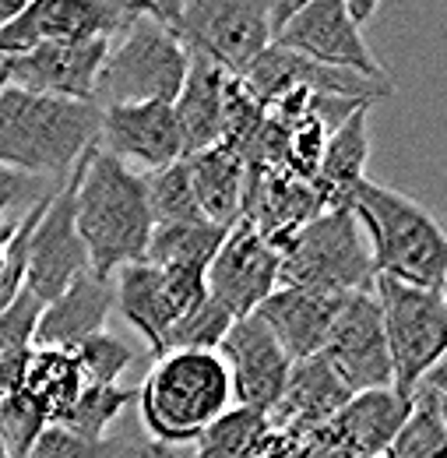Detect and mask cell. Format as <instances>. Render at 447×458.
<instances>
[{"label":"cell","instance_id":"1","mask_svg":"<svg viewBox=\"0 0 447 458\" xmlns=\"http://www.w3.org/2000/svg\"><path fill=\"white\" fill-rule=\"evenodd\" d=\"M74 229L85 243L89 272L103 279L145 261V247L156 229L141 173L116 163L99 145L89 148L78 166Z\"/></svg>","mask_w":447,"mask_h":458},{"label":"cell","instance_id":"2","mask_svg":"<svg viewBox=\"0 0 447 458\" xmlns=\"http://www.w3.org/2000/svg\"><path fill=\"white\" fill-rule=\"evenodd\" d=\"M367 233L374 276L419 289H444L447 240L441 223L409 194L374 180H359L345 205Z\"/></svg>","mask_w":447,"mask_h":458},{"label":"cell","instance_id":"3","mask_svg":"<svg viewBox=\"0 0 447 458\" xmlns=\"http://www.w3.org/2000/svg\"><path fill=\"white\" fill-rule=\"evenodd\" d=\"M96 103L32 96L21 89L0 92V166L46 180H67L89 148L99 145Z\"/></svg>","mask_w":447,"mask_h":458},{"label":"cell","instance_id":"4","mask_svg":"<svg viewBox=\"0 0 447 458\" xmlns=\"http://www.w3.org/2000/svg\"><path fill=\"white\" fill-rule=\"evenodd\" d=\"M229 374L215 352H169L148 370L134 405L156 445L180 448L194 445L229 409Z\"/></svg>","mask_w":447,"mask_h":458},{"label":"cell","instance_id":"5","mask_svg":"<svg viewBox=\"0 0 447 458\" xmlns=\"http://www.w3.org/2000/svg\"><path fill=\"white\" fill-rule=\"evenodd\" d=\"M187 50L180 39L159 25L145 4L138 18L116 36L106 50V60L96 78V106H145V103H163L173 106L183 74H187Z\"/></svg>","mask_w":447,"mask_h":458},{"label":"cell","instance_id":"6","mask_svg":"<svg viewBox=\"0 0 447 458\" xmlns=\"http://www.w3.org/2000/svg\"><path fill=\"white\" fill-rule=\"evenodd\" d=\"M145 11L166 25L190 57L212 60L229 78H243L272 47L268 0H169L145 4Z\"/></svg>","mask_w":447,"mask_h":458},{"label":"cell","instance_id":"7","mask_svg":"<svg viewBox=\"0 0 447 458\" xmlns=\"http://www.w3.org/2000/svg\"><path fill=\"white\" fill-rule=\"evenodd\" d=\"M374 296L381 307V328L392 360V392L412 399L416 385L444 363L447 349V300L444 289L405 286L377 276Z\"/></svg>","mask_w":447,"mask_h":458},{"label":"cell","instance_id":"8","mask_svg":"<svg viewBox=\"0 0 447 458\" xmlns=\"http://www.w3.org/2000/svg\"><path fill=\"white\" fill-rule=\"evenodd\" d=\"M374 261L363 229L349 208H325L299 229L279 254V286L367 293L374 289Z\"/></svg>","mask_w":447,"mask_h":458},{"label":"cell","instance_id":"9","mask_svg":"<svg viewBox=\"0 0 447 458\" xmlns=\"http://www.w3.org/2000/svg\"><path fill=\"white\" fill-rule=\"evenodd\" d=\"M138 11L141 4L131 0H25L0 29V57H18L43 43H113Z\"/></svg>","mask_w":447,"mask_h":458},{"label":"cell","instance_id":"10","mask_svg":"<svg viewBox=\"0 0 447 458\" xmlns=\"http://www.w3.org/2000/svg\"><path fill=\"white\" fill-rule=\"evenodd\" d=\"M317 360L335 374L349 395L392 388V360L374 289L345 296Z\"/></svg>","mask_w":447,"mask_h":458},{"label":"cell","instance_id":"11","mask_svg":"<svg viewBox=\"0 0 447 458\" xmlns=\"http://www.w3.org/2000/svg\"><path fill=\"white\" fill-rule=\"evenodd\" d=\"M243 85V92L261 106L272 110L279 99L292 92H307V96H338V99H363V103H377L384 96H392V78H363L352 71H338L325 67L314 60L289 54L282 47H268L261 57L247 67L243 78H236Z\"/></svg>","mask_w":447,"mask_h":458},{"label":"cell","instance_id":"12","mask_svg":"<svg viewBox=\"0 0 447 458\" xmlns=\"http://www.w3.org/2000/svg\"><path fill=\"white\" fill-rule=\"evenodd\" d=\"M78 166L67 173L60 191L43 205V212L32 226V236H29V261H25V286L21 289L32 293L43 307L56 300L78 276L89 272V254H85V243L74 229Z\"/></svg>","mask_w":447,"mask_h":458},{"label":"cell","instance_id":"13","mask_svg":"<svg viewBox=\"0 0 447 458\" xmlns=\"http://www.w3.org/2000/svg\"><path fill=\"white\" fill-rule=\"evenodd\" d=\"M215 356L225 363L229 392L240 402V409H254L268 416L279 405L292 360L282 352V345L257 314L236 318L215 349Z\"/></svg>","mask_w":447,"mask_h":458},{"label":"cell","instance_id":"14","mask_svg":"<svg viewBox=\"0 0 447 458\" xmlns=\"http://www.w3.org/2000/svg\"><path fill=\"white\" fill-rule=\"evenodd\" d=\"M272 47H282L289 54H299L325 67L363 74V78H392L388 67L367 47L363 32L349 21L342 0H303L296 18L282 29V36Z\"/></svg>","mask_w":447,"mask_h":458},{"label":"cell","instance_id":"15","mask_svg":"<svg viewBox=\"0 0 447 458\" xmlns=\"http://www.w3.org/2000/svg\"><path fill=\"white\" fill-rule=\"evenodd\" d=\"M205 286L232 321L247 318L279 289V250L254 226L236 223L205 272Z\"/></svg>","mask_w":447,"mask_h":458},{"label":"cell","instance_id":"16","mask_svg":"<svg viewBox=\"0 0 447 458\" xmlns=\"http://www.w3.org/2000/svg\"><path fill=\"white\" fill-rule=\"evenodd\" d=\"M110 43H43L18 57H0L4 78L11 89L50 96V99H71V103H92L96 99V78L106 60Z\"/></svg>","mask_w":447,"mask_h":458},{"label":"cell","instance_id":"17","mask_svg":"<svg viewBox=\"0 0 447 458\" xmlns=\"http://www.w3.org/2000/svg\"><path fill=\"white\" fill-rule=\"evenodd\" d=\"M99 148L131 170L152 173L183 159V134L173 106H110L99 116Z\"/></svg>","mask_w":447,"mask_h":458},{"label":"cell","instance_id":"18","mask_svg":"<svg viewBox=\"0 0 447 458\" xmlns=\"http://www.w3.org/2000/svg\"><path fill=\"white\" fill-rule=\"evenodd\" d=\"M342 303H345L342 293L279 286L254 314L268 325V332L282 345V352L292 363H303V360H314L325 349V339H328V332L335 325Z\"/></svg>","mask_w":447,"mask_h":458},{"label":"cell","instance_id":"19","mask_svg":"<svg viewBox=\"0 0 447 458\" xmlns=\"http://www.w3.org/2000/svg\"><path fill=\"white\" fill-rule=\"evenodd\" d=\"M113 310V279L96 272L78 276L56 300H50L36 325V349H63L74 352L78 345L99 332H106Z\"/></svg>","mask_w":447,"mask_h":458},{"label":"cell","instance_id":"20","mask_svg":"<svg viewBox=\"0 0 447 458\" xmlns=\"http://www.w3.org/2000/svg\"><path fill=\"white\" fill-rule=\"evenodd\" d=\"M225 85H229V74H225L223 67H215L212 60H187L183 85H180V92L173 99V116H176L180 134H183V159L194 156V152L223 145Z\"/></svg>","mask_w":447,"mask_h":458},{"label":"cell","instance_id":"21","mask_svg":"<svg viewBox=\"0 0 447 458\" xmlns=\"http://www.w3.org/2000/svg\"><path fill=\"white\" fill-rule=\"evenodd\" d=\"M352 399L335 374L314 356L303 363H292L285 392L279 405L268 412V427L279 430H314L338 416V409Z\"/></svg>","mask_w":447,"mask_h":458},{"label":"cell","instance_id":"22","mask_svg":"<svg viewBox=\"0 0 447 458\" xmlns=\"http://www.w3.org/2000/svg\"><path fill=\"white\" fill-rule=\"evenodd\" d=\"M113 307H120L127 325L145 339L152 360H163V345H166L169 328L180 318L166 293L163 272L145 265V261L120 268L113 276Z\"/></svg>","mask_w":447,"mask_h":458},{"label":"cell","instance_id":"23","mask_svg":"<svg viewBox=\"0 0 447 458\" xmlns=\"http://www.w3.org/2000/svg\"><path fill=\"white\" fill-rule=\"evenodd\" d=\"M409 416V402L398 399L392 388L352 395L328 423L342 452L349 458H381L394 441L398 427Z\"/></svg>","mask_w":447,"mask_h":458},{"label":"cell","instance_id":"24","mask_svg":"<svg viewBox=\"0 0 447 458\" xmlns=\"http://www.w3.org/2000/svg\"><path fill=\"white\" fill-rule=\"evenodd\" d=\"M367 159H370V106H359L335 131H328L321 163L310 180L328 208H342L345 194L359 180H367Z\"/></svg>","mask_w":447,"mask_h":458},{"label":"cell","instance_id":"25","mask_svg":"<svg viewBox=\"0 0 447 458\" xmlns=\"http://www.w3.org/2000/svg\"><path fill=\"white\" fill-rule=\"evenodd\" d=\"M183 163H187L190 191H194V201H198L205 223L223 229L236 226L240 208H243V180H247L243 159L232 148L215 145V148L187 156Z\"/></svg>","mask_w":447,"mask_h":458},{"label":"cell","instance_id":"26","mask_svg":"<svg viewBox=\"0 0 447 458\" xmlns=\"http://www.w3.org/2000/svg\"><path fill=\"white\" fill-rule=\"evenodd\" d=\"M384 458H447L444 363L434 367L412 392L409 416L398 427Z\"/></svg>","mask_w":447,"mask_h":458},{"label":"cell","instance_id":"27","mask_svg":"<svg viewBox=\"0 0 447 458\" xmlns=\"http://www.w3.org/2000/svg\"><path fill=\"white\" fill-rule=\"evenodd\" d=\"M85 388L81 367L74 360V352L63 349H32L21 388L29 399L36 402L46 416V423H56L63 416V409L78 399V392Z\"/></svg>","mask_w":447,"mask_h":458},{"label":"cell","instance_id":"28","mask_svg":"<svg viewBox=\"0 0 447 458\" xmlns=\"http://www.w3.org/2000/svg\"><path fill=\"white\" fill-rule=\"evenodd\" d=\"M229 229L212 223L194 226H156L145 247V265L152 268H187V272H208L212 258L219 254Z\"/></svg>","mask_w":447,"mask_h":458},{"label":"cell","instance_id":"29","mask_svg":"<svg viewBox=\"0 0 447 458\" xmlns=\"http://www.w3.org/2000/svg\"><path fill=\"white\" fill-rule=\"evenodd\" d=\"M272 437L268 416L254 409H225L223 416L194 441L198 458H257Z\"/></svg>","mask_w":447,"mask_h":458},{"label":"cell","instance_id":"30","mask_svg":"<svg viewBox=\"0 0 447 458\" xmlns=\"http://www.w3.org/2000/svg\"><path fill=\"white\" fill-rule=\"evenodd\" d=\"M134 399H138V392L120 388V385H110V388L106 385H85L78 392V399L63 409V416L56 420V427H63V430L78 434L81 441L96 445L113 423L134 405Z\"/></svg>","mask_w":447,"mask_h":458},{"label":"cell","instance_id":"31","mask_svg":"<svg viewBox=\"0 0 447 458\" xmlns=\"http://www.w3.org/2000/svg\"><path fill=\"white\" fill-rule=\"evenodd\" d=\"M145 183V198H148V212L156 226H194L205 223L194 191H190V176H187V163H169L163 170L141 173Z\"/></svg>","mask_w":447,"mask_h":458},{"label":"cell","instance_id":"32","mask_svg":"<svg viewBox=\"0 0 447 458\" xmlns=\"http://www.w3.org/2000/svg\"><path fill=\"white\" fill-rule=\"evenodd\" d=\"M229 325H232V314L208 296L205 303H198L194 310L176 318V325L166 335V345H163V356H169V352H215L229 332Z\"/></svg>","mask_w":447,"mask_h":458},{"label":"cell","instance_id":"33","mask_svg":"<svg viewBox=\"0 0 447 458\" xmlns=\"http://www.w3.org/2000/svg\"><path fill=\"white\" fill-rule=\"evenodd\" d=\"M74 360L81 367L85 385H106L110 388V385H120L123 370L138 360V349L123 343V339H116L113 332H99V335L85 339L74 349Z\"/></svg>","mask_w":447,"mask_h":458},{"label":"cell","instance_id":"34","mask_svg":"<svg viewBox=\"0 0 447 458\" xmlns=\"http://www.w3.org/2000/svg\"><path fill=\"white\" fill-rule=\"evenodd\" d=\"M46 416L25 392H7L0 399V445L7 458H29L36 437L46 430Z\"/></svg>","mask_w":447,"mask_h":458},{"label":"cell","instance_id":"35","mask_svg":"<svg viewBox=\"0 0 447 458\" xmlns=\"http://www.w3.org/2000/svg\"><path fill=\"white\" fill-rule=\"evenodd\" d=\"M63 180H46V176H29V173L0 166V223H18L29 216L36 205L54 198Z\"/></svg>","mask_w":447,"mask_h":458},{"label":"cell","instance_id":"36","mask_svg":"<svg viewBox=\"0 0 447 458\" xmlns=\"http://www.w3.org/2000/svg\"><path fill=\"white\" fill-rule=\"evenodd\" d=\"M39 314H43V303L32 293H25V289L0 310V356L36 349L32 339H36Z\"/></svg>","mask_w":447,"mask_h":458},{"label":"cell","instance_id":"37","mask_svg":"<svg viewBox=\"0 0 447 458\" xmlns=\"http://www.w3.org/2000/svg\"><path fill=\"white\" fill-rule=\"evenodd\" d=\"M92 458H163V445H156L138 420H131V409L113 423L96 441Z\"/></svg>","mask_w":447,"mask_h":458},{"label":"cell","instance_id":"38","mask_svg":"<svg viewBox=\"0 0 447 458\" xmlns=\"http://www.w3.org/2000/svg\"><path fill=\"white\" fill-rule=\"evenodd\" d=\"M92 455H96V445L81 441L78 434H71V430H63L56 423H50L36 437V445L29 452V458H92Z\"/></svg>","mask_w":447,"mask_h":458},{"label":"cell","instance_id":"39","mask_svg":"<svg viewBox=\"0 0 447 458\" xmlns=\"http://www.w3.org/2000/svg\"><path fill=\"white\" fill-rule=\"evenodd\" d=\"M342 4H345V14H349V21L356 29H363L377 14V0H342Z\"/></svg>","mask_w":447,"mask_h":458},{"label":"cell","instance_id":"40","mask_svg":"<svg viewBox=\"0 0 447 458\" xmlns=\"http://www.w3.org/2000/svg\"><path fill=\"white\" fill-rule=\"evenodd\" d=\"M21 7H25V0H0V29H4Z\"/></svg>","mask_w":447,"mask_h":458},{"label":"cell","instance_id":"41","mask_svg":"<svg viewBox=\"0 0 447 458\" xmlns=\"http://www.w3.org/2000/svg\"><path fill=\"white\" fill-rule=\"evenodd\" d=\"M163 458H180V455H176L173 448H163Z\"/></svg>","mask_w":447,"mask_h":458},{"label":"cell","instance_id":"42","mask_svg":"<svg viewBox=\"0 0 447 458\" xmlns=\"http://www.w3.org/2000/svg\"><path fill=\"white\" fill-rule=\"evenodd\" d=\"M7 89V78H4V67H0V92Z\"/></svg>","mask_w":447,"mask_h":458},{"label":"cell","instance_id":"43","mask_svg":"<svg viewBox=\"0 0 447 458\" xmlns=\"http://www.w3.org/2000/svg\"><path fill=\"white\" fill-rule=\"evenodd\" d=\"M0 399H4V392H0Z\"/></svg>","mask_w":447,"mask_h":458},{"label":"cell","instance_id":"44","mask_svg":"<svg viewBox=\"0 0 447 458\" xmlns=\"http://www.w3.org/2000/svg\"><path fill=\"white\" fill-rule=\"evenodd\" d=\"M381 458H384V455H381Z\"/></svg>","mask_w":447,"mask_h":458}]
</instances>
